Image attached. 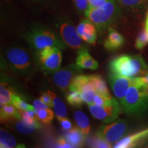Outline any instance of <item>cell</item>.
<instances>
[{
	"instance_id": "1",
	"label": "cell",
	"mask_w": 148,
	"mask_h": 148,
	"mask_svg": "<svg viewBox=\"0 0 148 148\" xmlns=\"http://www.w3.org/2000/svg\"><path fill=\"white\" fill-rule=\"evenodd\" d=\"M122 110L129 115L140 116L148 110V88L143 76L136 77L126 95L120 103Z\"/></svg>"
},
{
	"instance_id": "2",
	"label": "cell",
	"mask_w": 148,
	"mask_h": 148,
	"mask_svg": "<svg viewBox=\"0 0 148 148\" xmlns=\"http://www.w3.org/2000/svg\"><path fill=\"white\" fill-rule=\"evenodd\" d=\"M108 66L111 74L125 77H138L148 71V65L140 54L119 55L110 61Z\"/></svg>"
},
{
	"instance_id": "3",
	"label": "cell",
	"mask_w": 148,
	"mask_h": 148,
	"mask_svg": "<svg viewBox=\"0 0 148 148\" xmlns=\"http://www.w3.org/2000/svg\"><path fill=\"white\" fill-rule=\"evenodd\" d=\"M120 8L115 0H108L99 8L88 7L85 16L95 25L99 32L104 30L119 16Z\"/></svg>"
},
{
	"instance_id": "4",
	"label": "cell",
	"mask_w": 148,
	"mask_h": 148,
	"mask_svg": "<svg viewBox=\"0 0 148 148\" xmlns=\"http://www.w3.org/2000/svg\"><path fill=\"white\" fill-rule=\"evenodd\" d=\"M26 39L30 47L37 51L47 47H56L64 49L67 46L61 36L50 29L41 26L32 27L27 33Z\"/></svg>"
},
{
	"instance_id": "5",
	"label": "cell",
	"mask_w": 148,
	"mask_h": 148,
	"mask_svg": "<svg viewBox=\"0 0 148 148\" xmlns=\"http://www.w3.org/2000/svg\"><path fill=\"white\" fill-rule=\"evenodd\" d=\"M127 131L128 125L127 121L123 119H118L101 125L95 136L108 143H113L123 138Z\"/></svg>"
},
{
	"instance_id": "6",
	"label": "cell",
	"mask_w": 148,
	"mask_h": 148,
	"mask_svg": "<svg viewBox=\"0 0 148 148\" xmlns=\"http://www.w3.org/2000/svg\"><path fill=\"white\" fill-rule=\"evenodd\" d=\"M7 59L14 71L25 74L32 68V60L29 53L21 47H12L7 51Z\"/></svg>"
},
{
	"instance_id": "7",
	"label": "cell",
	"mask_w": 148,
	"mask_h": 148,
	"mask_svg": "<svg viewBox=\"0 0 148 148\" xmlns=\"http://www.w3.org/2000/svg\"><path fill=\"white\" fill-rule=\"evenodd\" d=\"M115 98L113 97L110 102L103 106L90 104L88 105V108L94 118L103 121V123H110L117 119L121 111V107Z\"/></svg>"
},
{
	"instance_id": "8",
	"label": "cell",
	"mask_w": 148,
	"mask_h": 148,
	"mask_svg": "<svg viewBox=\"0 0 148 148\" xmlns=\"http://www.w3.org/2000/svg\"><path fill=\"white\" fill-rule=\"evenodd\" d=\"M40 66L45 71L54 73L60 69L62 53L56 47H47L37 51Z\"/></svg>"
},
{
	"instance_id": "9",
	"label": "cell",
	"mask_w": 148,
	"mask_h": 148,
	"mask_svg": "<svg viewBox=\"0 0 148 148\" xmlns=\"http://www.w3.org/2000/svg\"><path fill=\"white\" fill-rule=\"evenodd\" d=\"M57 27L61 38L66 45L73 49H79L83 47L82 38L71 22L61 21L57 24Z\"/></svg>"
},
{
	"instance_id": "10",
	"label": "cell",
	"mask_w": 148,
	"mask_h": 148,
	"mask_svg": "<svg viewBox=\"0 0 148 148\" xmlns=\"http://www.w3.org/2000/svg\"><path fill=\"white\" fill-rule=\"evenodd\" d=\"M136 77L120 76L111 73L109 75V83L110 87L114 95L117 98L119 103H121L126 95L130 86L135 82Z\"/></svg>"
},
{
	"instance_id": "11",
	"label": "cell",
	"mask_w": 148,
	"mask_h": 148,
	"mask_svg": "<svg viewBox=\"0 0 148 148\" xmlns=\"http://www.w3.org/2000/svg\"><path fill=\"white\" fill-rule=\"evenodd\" d=\"M82 69L76 65V64H71V65L60 69L55 71L53 75V81L62 92L67 91L72 79L78 73L79 70Z\"/></svg>"
},
{
	"instance_id": "12",
	"label": "cell",
	"mask_w": 148,
	"mask_h": 148,
	"mask_svg": "<svg viewBox=\"0 0 148 148\" xmlns=\"http://www.w3.org/2000/svg\"><path fill=\"white\" fill-rule=\"evenodd\" d=\"M148 141V127L134 134H129L116 141L114 144V148H132L143 145Z\"/></svg>"
},
{
	"instance_id": "13",
	"label": "cell",
	"mask_w": 148,
	"mask_h": 148,
	"mask_svg": "<svg viewBox=\"0 0 148 148\" xmlns=\"http://www.w3.org/2000/svg\"><path fill=\"white\" fill-rule=\"evenodd\" d=\"M77 32L84 41L95 44L97 39V29L95 25L88 19H83L77 26Z\"/></svg>"
},
{
	"instance_id": "14",
	"label": "cell",
	"mask_w": 148,
	"mask_h": 148,
	"mask_svg": "<svg viewBox=\"0 0 148 148\" xmlns=\"http://www.w3.org/2000/svg\"><path fill=\"white\" fill-rule=\"evenodd\" d=\"M75 64L80 69L95 70L99 67L98 62L90 55L86 46L79 49Z\"/></svg>"
},
{
	"instance_id": "15",
	"label": "cell",
	"mask_w": 148,
	"mask_h": 148,
	"mask_svg": "<svg viewBox=\"0 0 148 148\" xmlns=\"http://www.w3.org/2000/svg\"><path fill=\"white\" fill-rule=\"evenodd\" d=\"M125 43V38L115 29L109 27L108 34L106 39L105 40L104 47L107 50L114 51L119 49Z\"/></svg>"
},
{
	"instance_id": "16",
	"label": "cell",
	"mask_w": 148,
	"mask_h": 148,
	"mask_svg": "<svg viewBox=\"0 0 148 148\" xmlns=\"http://www.w3.org/2000/svg\"><path fill=\"white\" fill-rule=\"evenodd\" d=\"M120 6L131 12H138L148 8V0H116Z\"/></svg>"
},
{
	"instance_id": "17",
	"label": "cell",
	"mask_w": 148,
	"mask_h": 148,
	"mask_svg": "<svg viewBox=\"0 0 148 148\" xmlns=\"http://www.w3.org/2000/svg\"><path fill=\"white\" fill-rule=\"evenodd\" d=\"M0 116L1 122H8L10 120L22 119L21 110H18L12 103H8L1 106Z\"/></svg>"
},
{
	"instance_id": "18",
	"label": "cell",
	"mask_w": 148,
	"mask_h": 148,
	"mask_svg": "<svg viewBox=\"0 0 148 148\" xmlns=\"http://www.w3.org/2000/svg\"><path fill=\"white\" fill-rule=\"evenodd\" d=\"M36 119H21L18 120L16 128L19 132L25 134H32L37 129L41 127L40 123Z\"/></svg>"
},
{
	"instance_id": "19",
	"label": "cell",
	"mask_w": 148,
	"mask_h": 148,
	"mask_svg": "<svg viewBox=\"0 0 148 148\" xmlns=\"http://www.w3.org/2000/svg\"><path fill=\"white\" fill-rule=\"evenodd\" d=\"M64 137L73 147H82L85 141V134L79 127H72L67 131Z\"/></svg>"
},
{
	"instance_id": "20",
	"label": "cell",
	"mask_w": 148,
	"mask_h": 148,
	"mask_svg": "<svg viewBox=\"0 0 148 148\" xmlns=\"http://www.w3.org/2000/svg\"><path fill=\"white\" fill-rule=\"evenodd\" d=\"M90 85H92L90 82V75H77L72 79L69 89V90H78L81 92Z\"/></svg>"
},
{
	"instance_id": "21",
	"label": "cell",
	"mask_w": 148,
	"mask_h": 148,
	"mask_svg": "<svg viewBox=\"0 0 148 148\" xmlns=\"http://www.w3.org/2000/svg\"><path fill=\"white\" fill-rule=\"evenodd\" d=\"M23 145H18L15 138L8 133L6 130L1 129L0 130V147L1 148H13L24 147Z\"/></svg>"
},
{
	"instance_id": "22",
	"label": "cell",
	"mask_w": 148,
	"mask_h": 148,
	"mask_svg": "<svg viewBox=\"0 0 148 148\" xmlns=\"http://www.w3.org/2000/svg\"><path fill=\"white\" fill-rule=\"evenodd\" d=\"M74 119L76 122L77 126L80 128L85 135L89 134L90 124L88 117L82 111L77 110L74 114Z\"/></svg>"
},
{
	"instance_id": "23",
	"label": "cell",
	"mask_w": 148,
	"mask_h": 148,
	"mask_svg": "<svg viewBox=\"0 0 148 148\" xmlns=\"http://www.w3.org/2000/svg\"><path fill=\"white\" fill-rule=\"evenodd\" d=\"M14 90L8 84L5 82H1L0 85V106L11 103L12 95Z\"/></svg>"
},
{
	"instance_id": "24",
	"label": "cell",
	"mask_w": 148,
	"mask_h": 148,
	"mask_svg": "<svg viewBox=\"0 0 148 148\" xmlns=\"http://www.w3.org/2000/svg\"><path fill=\"white\" fill-rule=\"evenodd\" d=\"M90 82L97 92L110 95L106 81L99 75H90Z\"/></svg>"
},
{
	"instance_id": "25",
	"label": "cell",
	"mask_w": 148,
	"mask_h": 148,
	"mask_svg": "<svg viewBox=\"0 0 148 148\" xmlns=\"http://www.w3.org/2000/svg\"><path fill=\"white\" fill-rule=\"evenodd\" d=\"M11 103L14 105L16 108L21 110H34L33 105L29 104L24 99L23 96H21L16 92H14V95H12V101Z\"/></svg>"
},
{
	"instance_id": "26",
	"label": "cell",
	"mask_w": 148,
	"mask_h": 148,
	"mask_svg": "<svg viewBox=\"0 0 148 148\" xmlns=\"http://www.w3.org/2000/svg\"><path fill=\"white\" fill-rule=\"evenodd\" d=\"M53 110L57 119H60L62 117H66L67 114L66 106L60 97L54 96L53 97Z\"/></svg>"
},
{
	"instance_id": "27",
	"label": "cell",
	"mask_w": 148,
	"mask_h": 148,
	"mask_svg": "<svg viewBox=\"0 0 148 148\" xmlns=\"http://www.w3.org/2000/svg\"><path fill=\"white\" fill-rule=\"evenodd\" d=\"M36 119L45 124H50L54 117V113L51 109H42L36 112Z\"/></svg>"
},
{
	"instance_id": "28",
	"label": "cell",
	"mask_w": 148,
	"mask_h": 148,
	"mask_svg": "<svg viewBox=\"0 0 148 148\" xmlns=\"http://www.w3.org/2000/svg\"><path fill=\"white\" fill-rule=\"evenodd\" d=\"M66 100L72 106L79 107L82 106V100L81 92L78 90H69L66 95Z\"/></svg>"
},
{
	"instance_id": "29",
	"label": "cell",
	"mask_w": 148,
	"mask_h": 148,
	"mask_svg": "<svg viewBox=\"0 0 148 148\" xmlns=\"http://www.w3.org/2000/svg\"><path fill=\"white\" fill-rule=\"evenodd\" d=\"M96 93H97V91L92 85L88 86L87 87H86L81 91V95H82L83 101L87 103L88 105L93 104L94 98H95Z\"/></svg>"
},
{
	"instance_id": "30",
	"label": "cell",
	"mask_w": 148,
	"mask_h": 148,
	"mask_svg": "<svg viewBox=\"0 0 148 148\" xmlns=\"http://www.w3.org/2000/svg\"><path fill=\"white\" fill-rule=\"evenodd\" d=\"M148 44V32L145 29L140 32L135 41V47L138 50L143 49Z\"/></svg>"
},
{
	"instance_id": "31",
	"label": "cell",
	"mask_w": 148,
	"mask_h": 148,
	"mask_svg": "<svg viewBox=\"0 0 148 148\" xmlns=\"http://www.w3.org/2000/svg\"><path fill=\"white\" fill-rule=\"evenodd\" d=\"M112 96L110 95H106V94L101 93V92H97L94 98V103L99 105V106H103L110 102L112 99Z\"/></svg>"
},
{
	"instance_id": "32",
	"label": "cell",
	"mask_w": 148,
	"mask_h": 148,
	"mask_svg": "<svg viewBox=\"0 0 148 148\" xmlns=\"http://www.w3.org/2000/svg\"><path fill=\"white\" fill-rule=\"evenodd\" d=\"M55 95H56L53 92L47 90V92H41L39 99L42 102L47 105L49 108H51V107H53V97Z\"/></svg>"
},
{
	"instance_id": "33",
	"label": "cell",
	"mask_w": 148,
	"mask_h": 148,
	"mask_svg": "<svg viewBox=\"0 0 148 148\" xmlns=\"http://www.w3.org/2000/svg\"><path fill=\"white\" fill-rule=\"evenodd\" d=\"M92 147H112L113 146L112 145V143H108L102 138H100L97 136H95V138L92 140L91 143Z\"/></svg>"
},
{
	"instance_id": "34",
	"label": "cell",
	"mask_w": 148,
	"mask_h": 148,
	"mask_svg": "<svg viewBox=\"0 0 148 148\" xmlns=\"http://www.w3.org/2000/svg\"><path fill=\"white\" fill-rule=\"evenodd\" d=\"M75 6L79 11H86L89 7L88 0H73Z\"/></svg>"
},
{
	"instance_id": "35",
	"label": "cell",
	"mask_w": 148,
	"mask_h": 148,
	"mask_svg": "<svg viewBox=\"0 0 148 148\" xmlns=\"http://www.w3.org/2000/svg\"><path fill=\"white\" fill-rule=\"evenodd\" d=\"M58 120L60 122L61 127L62 128L66 131H69L73 127V125H72L71 121L66 117H62L60 119H58Z\"/></svg>"
},
{
	"instance_id": "36",
	"label": "cell",
	"mask_w": 148,
	"mask_h": 148,
	"mask_svg": "<svg viewBox=\"0 0 148 148\" xmlns=\"http://www.w3.org/2000/svg\"><path fill=\"white\" fill-rule=\"evenodd\" d=\"M33 106H34V110L36 112L40 110H42V109L49 108L47 105H46L45 103L42 102L40 99H37L36 100H34V102H33Z\"/></svg>"
},
{
	"instance_id": "37",
	"label": "cell",
	"mask_w": 148,
	"mask_h": 148,
	"mask_svg": "<svg viewBox=\"0 0 148 148\" xmlns=\"http://www.w3.org/2000/svg\"><path fill=\"white\" fill-rule=\"evenodd\" d=\"M57 147L61 148H68V147H73L72 145L70 144L65 137H59L57 140Z\"/></svg>"
},
{
	"instance_id": "38",
	"label": "cell",
	"mask_w": 148,
	"mask_h": 148,
	"mask_svg": "<svg viewBox=\"0 0 148 148\" xmlns=\"http://www.w3.org/2000/svg\"><path fill=\"white\" fill-rule=\"evenodd\" d=\"M108 1V0H88V3L90 8H99Z\"/></svg>"
},
{
	"instance_id": "39",
	"label": "cell",
	"mask_w": 148,
	"mask_h": 148,
	"mask_svg": "<svg viewBox=\"0 0 148 148\" xmlns=\"http://www.w3.org/2000/svg\"><path fill=\"white\" fill-rule=\"evenodd\" d=\"M143 77H144V80H145L146 86H147V88H148V71H147V73L144 75Z\"/></svg>"
},
{
	"instance_id": "40",
	"label": "cell",
	"mask_w": 148,
	"mask_h": 148,
	"mask_svg": "<svg viewBox=\"0 0 148 148\" xmlns=\"http://www.w3.org/2000/svg\"><path fill=\"white\" fill-rule=\"evenodd\" d=\"M145 29L148 32V11L146 14V18H145Z\"/></svg>"
}]
</instances>
